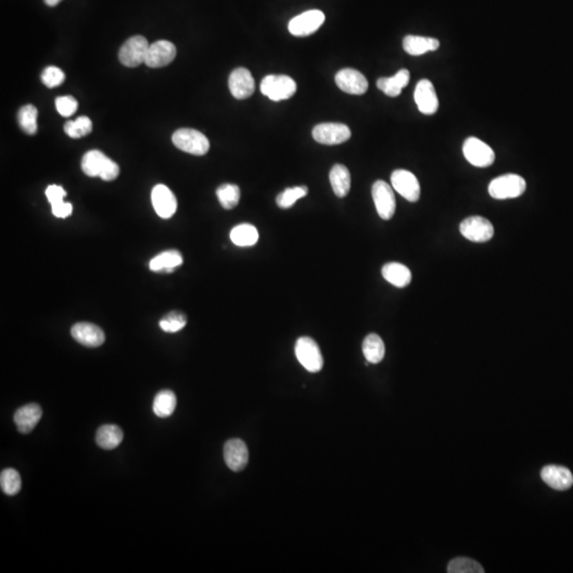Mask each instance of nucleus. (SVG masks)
I'll use <instances>...</instances> for the list:
<instances>
[{"mask_svg":"<svg viewBox=\"0 0 573 573\" xmlns=\"http://www.w3.org/2000/svg\"><path fill=\"white\" fill-rule=\"evenodd\" d=\"M447 571L449 573H484L483 567L476 562L466 558H458L448 564Z\"/></svg>","mask_w":573,"mask_h":573,"instance_id":"nucleus-36","label":"nucleus"},{"mask_svg":"<svg viewBox=\"0 0 573 573\" xmlns=\"http://www.w3.org/2000/svg\"><path fill=\"white\" fill-rule=\"evenodd\" d=\"M217 197L223 209H235L239 203L240 188L234 184H223L217 189Z\"/></svg>","mask_w":573,"mask_h":573,"instance_id":"nucleus-33","label":"nucleus"},{"mask_svg":"<svg viewBox=\"0 0 573 573\" xmlns=\"http://www.w3.org/2000/svg\"><path fill=\"white\" fill-rule=\"evenodd\" d=\"M410 72L407 70H401L396 74L389 78H380L377 81V88L387 96L398 97L403 88L409 84Z\"/></svg>","mask_w":573,"mask_h":573,"instance_id":"nucleus-23","label":"nucleus"},{"mask_svg":"<svg viewBox=\"0 0 573 573\" xmlns=\"http://www.w3.org/2000/svg\"><path fill=\"white\" fill-rule=\"evenodd\" d=\"M183 261V256L179 251L169 250V251L163 252L155 256L149 264V268L151 271L157 272V273H170L181 266Z\"/></svg>","mask_w":573,"mask_h":573,"instance_id":"nucleus-22","label":"nucleus"},{"mask_svg":"<svg viewBox=\"0 0 573 573\" xmlns=\"http://www.w3.org/2000/svg\"><path fill=\"white\" fill-rule=\"evenodd\" d=\"M0 486L6 495H17L22 490V478L17 470L13 468L3 469L0 475Z\"/></svg>","mask_w":573,"mask_h":573,"instance_id":"nucleus-31","label":"nucleus"},{"mask_svg":"<svg viewBox=\"0 0 573 573\" xmlns=\"http://www.w3.org/2000/svg\"><path fill=\"white\" fill-rule=\"evenodd\" d=\"M392 186L401 197L409 202H417L421 197V185L412 172L403 169L395 170L391 175Z\"/></svg>","mask_w":573,"mask_h":573,"instance_id":"nucleus-12","label":"nucleus"},{"mask_svg":"<svg viewBox=\"0 0 573 573\" xmlns=\"http://www.w3.org/2000/svg\"><path fill=\"white\" fill-rule=\"evenodd\" d=\"M330 184L334 195L345 197L350 191V173L343 165H334L330 173Z\"/></svg>","mask_w":573,"mask_h":573,"instance_id":"nucleus-27","label":"nucleus"},{"mask_svg":"<svg viewBox=\"0 0 573 573\" xmlns=\"http://www.w3.org/2000/svg\"><path fill=\"white\" fill-rule=\"evenodd\" d=\"M72 336L76 342L86 347H99L106 341L104 330L92 323H76L72 326Z\"/></svg>","mask_w":573,"mask_h":573,"instance_id":"nucleus-19","label":"nucleus"},{"mask_svg":"<svg viewBox=\"0 0 573 573\" xmlns=\"http://www.w3.org/2000/svg\"><path fill=\"white\" fill-rule=\"evenodd\" d=\"M60 1H62V0H45V3L49 6V7H56Z\"/></svg>","mask_w":573,"mask_h":573,"instance_id":"nucleus-42","label":"nucleus"},{"mask_svg":"<svg viewBox=\"0 0 573 573\" xmlns=\"http://www.w3.org/2000/svg\"><path fill=\"white\" fill-rule=\"evenodd\" d=\"M175 407H177V396L170 390L161 391L153 401V412L161 419L172 415Z\"/></svg>","mask_w":573,"mask_h":573,"instance_id":"nucleus-30","label":"nucleus"},{"mask_svg":"<svg viewBox=\"0 0 573 573\" xmlns=\"http://www.w3.org/2000/svg\"><path fill=\"white\" fill-rule=\"evenodd\" d=\"M124 441V433L116 425H104L99 428L96 435V443L104 450H113Z\"/></svg>","mask_w":573,"mask_h":573,"instance_id":"nucleus-26","label":"nucleus"},{"mask_svg":"<svg viewBox=\"0 0 573 573\" xmlns=\"http://www.w3.org/2000/svg\"><path fill=\"white\" fill-rule=\"evenodd\" d=\"M56 108L60 116L70 117L78 110V101L72 96L58 97Z\"/></svg>","mask_w":573,"mask_h":573,"instance_id":"nucleus-39","label":"nucleus"},{"mask_svg":"<svg viewBox=\"0 0 573 573\" xmlns=\"http://www.w3.org/2000/svg\"><path fill=\"white\" fill-rule=\"evenodd\" d=\"M92 130V120L88 117H78L76 120L67 121L64 126V131L72 138H81L90 134Z\"/></svg>","mask_w":573,"mask_h":573,"instance_id":"nucleus-34","label":"nucleus"},{"mask_svg":"<svg viewBox=\"0 0 573 573\" xmlns=\"http://www.w3.org/2000/svg\"><path fill=\"white\" fill-rule=\"evenodd\" d=\"M372 195L379 217L383 220L392 219L396 211V200L392 187L385 181H375Z\"/></svg>","mask_w":573,"mask_h":573,"instance_id":"nucleus-10","label":"nucleus"},{"mask_svg":"<svg viewBox=\"0 0 573 573\" xmlns=\"http://www.w3.org/2000/svg\"><path fill=\"white\" fill-rule=\"evenodd\" d=\"M151 200L155 213L163 219H169L177 213V197L166 185H156L151 193Z\"/></svg>","mask_w":573,"mask_h":573,"instance_id":"nucleus-14","label":"nucleus"},{"mask_svg":"<svg viewBox=\"0 0 573 573\" xmlns=\"http://www.w3.org/2000/svg\"><path fill=\"white\" fill-rule=\"evenodd\" d=\"M308 188L306 186H296L286 188L276 197V204L280 209H290L293 207L298 200L306 197Z\"/></svg>","mask_w":573,"mask_h":573,"instance_id":"nucleus-35","label":"nucleus"},{"mask_svg":"<svg viewBox=\"0 0 573 573\" xmlns=\"http://www.w3.org/2000/svg\"><path fill=\"white\" fill-rule=\"evenodd\" d=\"M229 88L234 98L243 100L255 92V81L247 68H237L229 76Z\"/></svg>","mask_w":573,"mask_h":573,"instance_id":"nucleus-17","label":"nucleus"},{"mask_svg":"<svg viewBox=\"0 0 573 573\" xmlns=\"http://www.w3.org/2000/svg\"><path fill=\"white\" fill-rule=\"evenodd\" d=\"M363 354L367 362L377 364L385 358V346L382 339L376 334H371L364 339L362 345Z\"/></svg>","mask_w":573,"mask_h":573,"instance_id":"nucleus-28","label":"nucleus"},{"mask_svg":"<svg viewBox=\"0 0 573 573\" xmlns=\"http://www.w3.org/2000/svg\"><path fill=\"white\" fill-rule=\"evenodd\" d=\"M382 276L387 282L397 288H405L412 280V274L409 268L399 262H390L383 266Z\"/></svg>","mask_w":573,"mask_h":573,"instance_id":"nucleus-25","label":"nucleus"},{"mask_svg":"<svg viewBox=\"0 0 573 573\" xmlns=\"http://www.w3.org/2000/svg\"><path fill=\"white\" fill-rule=\"evenodd\" d=\"M43 411L36 403H29L19 407L14 414V421L18 431L24 435L31 433L42 419Z\"/></svg>","mask_w":573,"mask_h":573,"instance_id":"nucleus-21","label":"nucleus"},{"mask_svg":"<svg viewBox=\"0 0 573 573\" xmlns=\"http://www.w3.org/2000/svg\"><path fill=\"white\" fill-rule=\"evenodd\" d=\"M414 100L419 111L425 115H433L439 110V98L435 86L427 79L419 81L414 92Z\"/></svg>","mask_w":573,"mask_h":573,"instance_id":"nucleus-13","label":"nucleus"},{"mask_svg":"<svg viewBox=\"0 0 573 573\" xmlns=\"http://www.w3.org/2000/svg\"><path fill=\"white\" fill-rule=\"evenodd\" d=\"M148 40L143 36L129 38L119 51V60L127 67H137L145 64L149 50Z\"/></svg>","mask_w":573,"mask_h":573,"instance_id":"nucleus-7","label":"nucleus"},{"mask_svg":"<svg viewBox=\"0 0 573 573\" xmlns=\"http://www.w3.org/2000/svg\"><path fill=\"white\" fill-rule=\"evenodd\" d=\"M38 110L32 104L23 106L18 112V124L24 132L34 135L38 132Z\"/></svg>","mask_w":573,"mask_h":573,"instance_id":"nucleus-32","label":"nucleus"},{"mask_svg":"<svg viewBox=\"0 0 573 573\" xmlns=\"http://www.w3.org/2000/svg\"><path fill=\"white\" fill-rule=\"evenodd\" d=\"M526 189V179L512 173L496 177L488 185V193L496 200L515 199L524 195Z\"/></svg>","mask_w":573,"mask_h":573,"instance_id":"nucleus-2","label":"nucleus"},{"mask_svg":"<svg viewBox=\"0 0 573 573\" xmlns=\"http://www.w3.org/2000/svg\"><path fill=\"white\" fill-rule=\"evenodd\" d=\"M312 136L316 143L334 146L348 140L352 136L350 128L343 124H321L314 127Z\"/></svg>","mask_w":573,"mask_h":573,"instance_id":"nucleus-11","label":"nucleus"},{"mask_svg":"<svg viewBox=\"0 0 573 573\" xmlns=\"http://www.w3.org/2000/svg\"><path fill=\"white\" fill-rule=\"evenodd\" d=\"M40 79L47 88H58L65 81V74L56 66H49L44 70Z\"/></svg>","mask_w":573,"mask_h":573,"instance_id":"nucleus-38","label":"nucleus"},{"mask_svg":"<svg viewBox=\"0 0 573 573\" xmlns=\"http://www.w3.org/2000/svg\"><path fill=\"white\" fill-rule=\"evenodd\" d=\"M52 213L54 217L60 218V219H65L70 217L72 213V205L68 202L62 201L60 203L54 204L51 205Z\"/></svg>","mask_w":573,"mask_h":573,"instance_id":"nucleus-41","label":"nucleus"},{"mask_svg":"<svg viewBox=\"0 0 573 573\" xmlns=\"http://www.w3.org/2000/svg\"><path fill=\"white\" fill-rule=\"evenodd\" d=\"M177 56V48L169 40H157L149 47L146 64L148 67L161 68L169 65Z\"/></svg>","mask_w":573,"mask_h":573,"instance_id":"nucleus-15","label":"nucleus"},{"mask_svg":"<svg viewBox=\"0 0 573 573\" xmlns=\"http://www.w3.org/2000/svg\"><path fill=\"white\" fill-rule=\"evenodd\" d=\"M463 154L468 163L479 168L492 166L496 157L493 149L477 137H469L464 141Z\"/></svg>","mask_w":573,"mask_h":573,"instance_id":"nucleus-6","label":"nucleus"},{"mask_svg":"<svg viewBox=\"0 0 573 573\" xmlns=\"http://www.w3.org/2000/svg\"><path fill=\"white\" fill-rule=\"evenodd\" d=\"M296 355L300 364L308 372L318 373L323 369L322 353L320 347L314 339L309 337H302L296 341Z\"/></svg>","mask_w":573,"mask_h":573,"instance_id":"nucleus-5","label":"nucleus"},{"mask_svg":"<svg viewBox=\"0 0 573 573\" xmlns=\"http://www.w3.org/2000/svg\"><path fill=\"white\" fill-rule=\"evenodd\" d=\"M81 167L88 177H99L106 181H114L120 172L118 165L99 150L88 151L82 159Z\"/></svg>","mask_w":573,"mask_h":573,"instance_id":"nucleus-1","label":"nucleus"},{"mask_svg":"<svg viewBox=\"0 0 573 573\" xmlns=\"http://www.w3.org/2000/svg\"><path fill=\"white\" fill-rule=\"evenodd\" d=\"M324 22L325 15L322 11L309 10L292 18L288 29L292 35L304 38V36H309L316 33L322 27Z\"/></svg>","mask_w":573,"mask_h":573,"instance_id":"nucleus-9","label":"nucleus"},{"mask_svg":"<svg viewBox=\"0 0 573 573\" xmlns=\"http://www.w3.org/2000/svg\"><path fill=\"white\" fill-rule=\"evenodd\" d=\"M224 461L233 471H241L249 462V450L243 441L232 439L224 445Z\"/></svg>","mask_w":573,"mask_h":573,"instance_id":"nucleus-18","label":"nucleus"},{"mask_svg":"<svg viewBox=\"0 0 573 573\" xmlns=\"http://www.w3.org/2000/svg\"><path fill=\"white\" fill-rule=\"evenodd\" d=\"M542 481L556 490H567L573 485V476L564 466L548 465L540 471Z\"/></svg>","mask_w":573,"mask_h":573,"instance_id":"nucleus-20","label":"nucleus"},{"mask_svg":"<svg viewBox=\"0 0 573 573\" xmlns=\"http://www.w3.org/2000/svg\"><path fill=\"white\" fill-rule=\"evenodd\" d=\"M260 90L272 101L288 100L296 92V81L284 74H269L264 76Z\"/></svg>","mask_w":573,"mask_h":573,"instance_id":"nucleus-4","label":"nucleus"},{"mask_svg":"<svg viewBox=\"0 0 573 573\" xmlns=\"http://www.w3.org/2000/svg\"><path fill=\"white\" fill-rule=\"evenodd\" d=\"M336 84L342 92L350 95H363L367 92L369 82L358 70L345 68L336 74Z\"/></svg>","mask_w":573,"mask_h":573,"instance_id":"nucleus-16","label":"nucleus"},{"mask_svg":"<svg viewBox=\"0 0 573 573\" xmlns=\"http://www.w3.org/2000/svg\"><path fill=\"white\" fill-rule=\"evenodd\" d=\"M403 49L410 56H421L429 51H435L439 48L437 38L425 36L407 35L403 38Z\"/></svg>","mask_w":573,"mask_h":573,"instance_id":"nucleus-24","label":"nucleus"},{"mask_svg":"<svg viewBox=\"0 0 573 573\" xmlns=\"http://www.w3.org/2000/svg\"><path fill=\"white\" fill-rule=\"evenodd\" d=\"M172 143L179 150L197 156L207 154L211 148L209 138L193 129H179L172 135Z\"/></svg>","mask_w":573,"mask_h":573,"instance_id":"nucleus-3","label":"nucleus"},{"mask_svg":"<svg viewBox=\"0 0 573 573\" xmlns=\"http://www.w3.org/2000/svg\"><path fill=\"white\" fill-rule=\"evenodd\" d=\"M460 232L462 236L469 241L487 242L494 236V227L492 222L486 218L474 216L466 218L460 224Z\"/></svg>","mask_w":573,"mask_h":573,"instance_id":"nucleus-8","label":"nucleus"},{"mask_svg":"<svg viewBox=\"0 0 573 573\" xmlns=\"http://www.w3.org/2000/svg\"><path fill=\"white\" fill-rule=\"evenodd\" d=\"M186 324L187 318L185 314H181V312H172L161 318V322H159V327L165 332L175 334V332L183 330Z\"/></svg>","mask_w":573,"mask_h":573,"instance_id":"nucleus-37","label":"nucleus"},{"mask_svg":"<svg viewBox=\"0 0 573 573\" xmlns=\"http://www.w3.org/2000/svg\"><path fill=\"white\" fill-rule=\"evenodd\" d=\"M66 195L67 193H66L65 189L63 187L58 186V185H50L46 189V197H47L48 201L51 205L64 201Z\"/></svg>","mask_w":573,"mask_h":573,"instance_id":"nucleus-40","label":"nucleus"},{"mask_svg":"<svg viewBox=\"0 0 573 573\" xmlns=\"http://www.w3.org/2000/svg\"><path fill=\"white\" fill-rule=\"evenodd\" d=\"M259 239V234L252 224H240L231 232V240L238 247H253Z\"/></svg>","mask_w":573,"mask_h":573,"instance_id":"nucleus-29","label":"nucleus"}]
</instances>
